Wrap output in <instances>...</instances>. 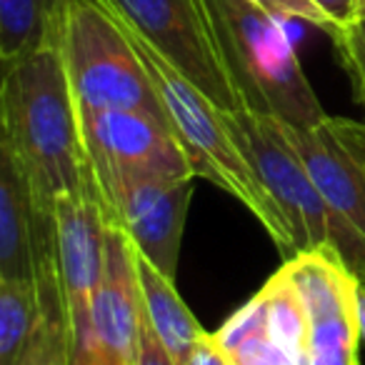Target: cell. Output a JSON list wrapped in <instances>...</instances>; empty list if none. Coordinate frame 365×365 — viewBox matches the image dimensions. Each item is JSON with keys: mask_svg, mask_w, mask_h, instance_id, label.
I'll list each match as a JSON object with an SVG mask.
<instances>
[{"mask_svg": "<svg viewBox=\"0 0 365 365\" xmlns=\"http://www.w3.org/2000/svg\"><path fill=\"white\" fill-rule=\"evenodd\" d=\"M135 248V245H133ZM138 280H140L143 305H145V320L160 343L168 348L175 365H188L198 340L205 335L200 323L193 318L188 305L175 290V280H168L158 268H153L145 258L135 250Z\"/></svg>", "mask_w": 365, "mask_h": 365, "instance_id": "obj_13", "label": "cell"}, {"mask_svg": "<svg viewBox=\"0 0 365 365\" xmlns=\"http://www.w3.org/2000/svg\"><path fill=\"white\" fill-rule=\"evenodd\" d=\"M248 3H253L260 11L270 13V16L278 18V21L308 23V26H315V28H320V31H325L330 38L338 33L335 23L315 6L313 0H248Z\"/></svg>", "mask_w": 365, "mask_h": 365, "instance_id": "obj_20", "label": "cell"}, {"mask_svg": "<svg viewBox=\"0 0 365 365\" xmlns=\"http://www.w3.org/2000/svg\"><path fill=\"white\" fill-rule=\"evenodd\" d=\"M278 123L328 205V250L365 288V125L333 115L310 128Z\"/></svg>", "mask_w": 365, "mask_h": 365, "instance_id": "obj_5", "label": "cell"}, {"mask_svg": "<svg viewBox=\"0 0 365 365\" xmlns=\"http://www.w3.org/2000/svg\"><path fill=\"white\" fill-rule=\"evenodd\" d=\"M188 365H233V363H230L228 353L220 348V343L215 340V335L205 333L203 338L198 340V345H195Z\"/></svg>", "mask_w": 365, "mask_h": 365, "instance_id": "obj_23", "label": "cell"}, {"mask_svg": "<svg viewBox=\"0 0 365 365\" xmlns=\"http://www.w3.org/2000/svg\"><path fill=\"white\" fill-rule=\"evenodd\" d=\"M18 365H73L66 308L43 305V320Z\"/></svg>", "mask_w": 365, "mask_h": 365, "instance_id": "obj_18", "label": "cell"}, {"mask_svg": "<svg viewBox=\"0 0 365 365\" xmlns=\"http://www.w3.org/2000/svg\"><path fill=\"white\" fill-rule=\"evenodd\" d=\"M220 61L245 110L298 128L328 118L295 53L285 23L248 0H205Z\"/></svg>", "mask_w": 365, "mask_h": 365, "instance_id": "obj_3", "label": "cell"}, {"mask_svg": "<svg viewBox=\"0 0 365 365\" xmlns=\"http://www.w3.org/2000/svg\"><path fill=\"white\" fill-rule=\"evenodd\" d=\"M228 133L238 150L253 168L255 178L263 182L270 198L278 203L288 218L300 253L328 250L330 245V215L313 175L305 168L278 118L260 115L253 110H220ZM298 253V255H300Z\"/></svg>", "mask_w": 365, "mask_h": 365, "instance_id": "obj_7", "label": "cell"}, {"mask_svg": "<svg viewBox=\"0 0 365 365\" xmlns=\"http://www.w3.org/2000/svg\"><path fill=\"white\" fill-rule=\"evenodd\" d=\"M145 305L138 280L135 248L120 228L108 225L106 263L91 300L88 335L71 350L73 358L93 355L106 363L135 365Z\"/></svg>", "mask_w": 365, "mask_h": 365, "instance_id": "obj_11", "label": "cell"}, {"mask_svg": "<svg viewBox=\"0 0 365 365\" xmlns=\"http://www.w3.org/2000/svg\"><path fill=\"white\" fill-rule=\"evenodd\" d=\"M73 365H115V363H106V360L93 358V355H78V358H73Z\"/></svg>", "mask_w": 365, "mask_h": 365, "instance_id": "obj_25", "label": "cell"}, {"mask_svg": "<svg viewBox=\"0 0 365 365\" xmlns=\"http://www.w3.org/2000/svg\"><path fill=\"white\" fill-rule=\"evenodd\" d=\"M53 33L66 63L78 115L140 110L168 123L163 101L130 36L103 3L63 0L53 16Z\"/></svg>", "mask_w": 365, "mask_h": 365, "instance_id": "obj_4", "label": "cell"}, {"mask_svg": "<svg viewBox=\"0 0 365 365\" xmlns=\"http://www.w3.org/2000/svg\"><path fill=\"white\" fill-rule=\"evenodd\" d=\"M120 26L130 36L158 96H160L170 130L180 143L195 178L210 180L220 190L233 195L263 225L265 233L278 245L280 255L285 260H293L300 250L288 218L278 208V203L270 198L268 190L263 188V182L255 178L253 168L248 165L243 153L238 150L233 135L223 123L220 108H215L188 78H182L145 38H140L123 21Z\"/></svg>", "mask_w": 365, "mask_h": 365, "instance_id": "obj_2", "label": "cell"}, {"mask_svg": "<svg viewBox=\"0 0 365 365\" xmlns=\"http://www.w3.org/2000/svg\"><path fill=\"white\" fill-rule=\"evenodd\" d=\"M108 220L98 190L66 193L56 200L58 275L66 300L71 350L88 335V313L106 263Z\"/></svg>", "mask_w": 365, "mask_h": 365, "instance_id": "obj_12", "label": "cell"}, {"mask_svg": "<svg viewBox=\"0 0 365 365\" xmlns=\"http://www.w3.org/2000/svg\"><path fill=\"white\" fill-rule=\"evenodd\" d=\"M43 320L36 280L0 278V365H18Z\"/></svg>", "mask_w": 365, "mask_h": 365, "instance_id": "obj_14", "label": "cell"}, {"mask_svg": "<svg viewBox=\"0 0 365 365\" xmlns=\"http://www.w3.org/2000/svg\"><path fill=\"white\" fill-rule=\"evenodd\" d=\"M313 3L335 23L338 31L360 18V0H313Z\"/></svg>", "mask_w": 365, "mask_h": 365, "instance_id": "obj_22", "label": "cell"}, {"mask_svg": "<svg viewBox=\"0 0 365 365\" xmlns=\"http://www.w3.org/2000/svg\"><path fill=\"white\" fill-rule=\"evenodd\" d=\"M308 310V345L300 365H360L355 275L330 250H308L285 260Z\"/></svg>", "mask_w": 365, "mask_h": 365, "instance_id": "obj_9", "label": "cell"}, {"mask_svg": "<svg viewBox=\"0 0 365 365\" xmlns=\"http://www.w3.org/2000/svg\"><path fill=\"white\" fill-rule=\"evenodd\" d=\"M333 43L340 63L353 83L355 101L363 103L365 108V16L340 28L333 36Z\"/></svg>", "mask_w": 365, "mask_h": 365, "instance_id": "obj_19", "label": "cell"}, {"mask_svg": "<svg viewBox=\"0 0 365 365\" xmlns=\"http://www.w3.org/2000/svg\"><path fill=\"white\" fill-rule=\"evenodd\" d=\"M81 118L98 195L118 182L193 178L170 125L140 110H101Z\"/></svg>", "mask_w": 365, "mask_h": 365, "instance_id": "obj_8", "label": "cell"}, {"mask_svg": "<svg viewBox=\"0 0 365 365\" xmlns=\"http://www.w3.org/2000/svg\"><path fill=\"white\" fill-rule=\"evenodd\" d=\"M358 323H360V338L365 340V288H358Z\"/></svg>", "mask_w": 365, "mask_h": 365, "instance_id": "obj_24", "label": "cell"}, {"mask_svg": "<svg viewBox=\"0 0 365 365\" xmlns=\"http://www.w3.org/2000/svg\"><path fill=\"white\" fill-rule=\"evenodd\" d=\"M213 335L233 365H295L270 340L265 325V303L260 293L250 298L235 315H230L228 323Z\"/></svg>", "mask_w": 365, "mask_h": 365, "instance_id": "obj_16", "label": "cell"}, {"mask_svg": "<svg viewBox=\"0 0 365 365\" xmlns=\"http://www.w3.org/2000/svg\"><path fill=\"white\" fill-rule=\"evenodd\" d=\"M260 298L265 303V325H268L270 340L295 365H300L305 355V345H308L310 320L298 285L285 273V268H280L260 288Z\"/></svg>", "mask_w": 365, "mask_h": 365, "instance_id": "obj_15", "label": "cell"}, {"mask_svg": "<svg viewBox=\"0 0 365 365\" xmlns=\"http://www.w3.org/2000/svg\"><path fill=\"white\" fill-rule=\"evenodd\" d=\"M135 365H175V360L170 358L168 348L160 343V338L155 335V330L150 328V323H148V320L143 323Z\"/></svg>", "mask_w": 365, "mask_h": 365, "instance_id": "obj_21", "label": "cell"}, {"mask_svg": "<svg viewBox=\"0 0 365 365\" xmlns=\"http://www.w3.org/2000/svg\"><path fill=\"white\" fill-rule=\"evenodd\" d=\"M63 0H0V61L3 66L36 51L51 36Z\"/></svg>", "mask_w": 365, "mask_h": 365, "instance_id": "obj_17", "label": "cell"}, {"mask_svg": "<svg viewBox=\"0 0 365 365\" xmlns=\"http://www.w3.org/2000/svg\"><path fill=\"white\" fill-rule=\"evenodd\" d=\"M195 190V175L180 180L118 182L103 190L108 225L120 228L135 250L168 280H175L185 218Z\"/></svg>", "mask_w": 365, "mask_h": 365, "instance_id": "obj_10", "label": "cell"}, {"mask_svg": "<svg viewBox=\"0 0 365 365\" xmlns=\"http://www.w3.org/2000/svg\"><path fill=\"white\" fill-rule=\"evenodd\" d=\"M145 38L215 108L240 110L233 81L220 61L205 0H98Z\"/></svg>", "mask_w": 365, "mask_h": 365, "instance_id": "obj_6", "label": "cell"}, {"mask_svg": "<svg viewBox=\"0 0 365 365\" xmlns=\"http://www.w3.org/2000/svg\"><path fill=\"white\" fill-rule=\"evenodd\" d=\"M360 16H365V0H360Z\"/></svg>", "mask_w": 365, "mask_h": 365, "instance_id": "obj_26", "label": "cell"}, {"mask_svg": "<svg viewBox=\"0 0 365 365\" xmlns=\"http://www.w3.org/2000/svg\"><path fill=\"white\" fill-rule=\"evenodd\" d=\"M0 145L16 158L36 200L48 210L91 180L81 118L53 26L46 43L3 66Z\"/></svg>", "mask_w": 365, "mask_h": 365, "instance_id": "obj_1", "label": "cell"}]
</instances>
